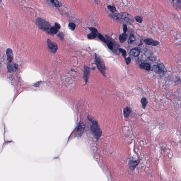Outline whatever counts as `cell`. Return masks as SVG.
<instances>
[{
  "instance_id": "cell-2",
  "label": "cell",
  "mask_w": 181,
  "mask_h": 181,
  "mask_svg": "<svg viewBox=\"0 0 181 181\" xmlns=\"http://www.w3.org/2000/svg\"><path fill=\"white\" fill-rule=\"evenodd\" d=\"M35 23L39 28L50 34V29L52 27L45 20L38 17L36 19Z\"/></svg>"
},
{
  "instance_id": "cell-28",
  "label": "cell",
  "mask_w": 181,
  "mask_h": 181,
  "mask_svg": "<svg viewBox=\"0 0 181 181\" xmlns=\"http://www.w3.org/2000/svg\"><path fill=\"white\" fill-rule=\"evenodd\" d=\"M108 8L109 10H110L112 12H114L116 11V9L115 8L114 6H108Z\"/></svg>"
},
{
  "instance_id": "cell-17",
  "label": "cell",
  "mask_w": 181,
  "mask_h": 181,
  "mask_svg": "<svg viewBox=\"0 0 181 181\" xmlns=\"http://www.w3.org/2000/svg\"><path fill=\"white\" fill-rule=\"evenodd\" d=\"M140 67L142 69L146 71H149L151 69L150 65L148 63H142L140 65Z\"/></svg>"
},
{
  "instance_id": "cell-21",
  "label": "cell",
  "mask_w": 181,
  "mask_h": 181,
  "mask_svg": "<svg viewBox=\"0 0 181 181\" xmlns=\"http://www.w3.org/2000/svg\"><path fill=\"white\" fill-rule=\"evenodd\" d=\"M141 103L142 104L143 108L145 109L147 104V102L145 98H143L141 99Z\"/></svg>"
},
{
  "instance_id": "cell-11",
  "label": "cell",
  "mask_w": 181,
  "mask_h": 181,
  "mask_svg": "<svg viewBox=\"0 0 181 181\" xmlns=\"http://www.w3.org/2000/svg\"><path fill=\"white\" fill-rule=\"evenodd\" d=\"M172 5L173 8L176 10L181 8V0H172Z\"/></svg>"
},
{
  "instance_id": "cell-9",
  "label": "cell",
  "mask_w": 181,
  "mask_h": 181,
  "mask_svg": "<svg viewBox=\"0 0 181 181\" xmlns=\"http://www.w3.org/2000/svg\"><path fill=\"white\" fill-rule=\"evenodd\" d=\"M90 72V68L88 66H84V78L86 83H87L88 81Z\"/></svg>"
},
{
  "instance_id": "cell-23",
  "label": "cell",
  "mask_w": 181,
  "mask_h": 181,
  "mask_svg": "<svg viewBox=\"0 0 181 181\" xmlns=\"http://www.w3.org/2000/svg\"><path fill=\"white\" fill-rule=\"evenodd\" d=\"M68 27L72 31H74L76 27V25L73 23H70L68 24Z\"/></svg>"
},
{
  "instance_id": "cell-14",
  "label": "cell",
  "mask_w": 181,
  "mask_h": 181,
  "mask_svg": "<svg viewBox=\"0 0 181 181\" xmlns=\"http://www.w3.org/2000/svg\"><path fill=\"white\" fill-rule=\"evenodd\" d=\"M7 68L9 72H13L17 70L18 66L15 64H9L7 66Z\"/></svg>"
},
{
  "instance_id": "cell-19",
  "label": "cell",
  "mask_w": 181,
  "mask_h": 181,
  "mask_svg": "<svg viewBox=\"0 0 181 181\" xmlns=\"http://www.w3.org/2000/svg\"><path fill=\"white\" fill-rule=\"evenodd\" d=\"M128 37V35L126 33H124L123 34L120 35V36L119 39L121 43H123L125 42V41L126 40Z\"/></svg>"
},
{
  "instance_id": "cell-6",
  "label": "cell",
  "mask_w": 181,
  "mask_h": 181,
  "mask_svg": "<svg viewBox=\"0 0 181 181\" xmlns=\"http://www.w3.org/2000/svg\"><path fill=\"white\" fill-rule=\"evenodd\" d=\"M48 4L51 6L56 7H60L62 5V4L57 0H47Z\"/></svg>"
},
{
  "instance_id": "cell-18",
  "label": "cell",
  "mask_w": 181,
  "mask_h": 181,
  "mask_svg": "<svg viewBox=\"0 0 181 181\" xmlns=\"http://www.w3.org/2000/svg\"><path fill=\"white\" fill-rule=\"evenodd\" d=\"M131 112V110L130 108L126 107L123 110V115L125 118H128Z\"/></svg>"
},
{
  "instance_id": "cell-7",
  "label": "cell",
  "mask_w": 181,
  "mask_h": 181,
  "mask_svg": "<svg viewBox=\"0 0 181 181\" xmlns=\"http://www.w3.org/2000/svg\"><path fill=\"white\" fill-rule=\"evenodd\" d=\"M144 42L147 45L156 46L159 44V43L157 41L151 38H148L144 40Z\"/></svg>"
},
{
  "instance_id": "cell-4",
  "label": "cell",
  "mask_w": 181,
  "mask_h": 181,
  "mask_svg": "<svg viewBox=\"0 0 181 181\" xmlns=\"http://www.w3.org/2000/svg\"><path fill=\"white\" fill-rule=\"evenodd\" d=\"M95 63L98 69L100 72L105 76L106 75V68L104 62L100 57L95 55Z\"/></svg>"
},
{
  "instance_id": "cell-27",
  "label": "cell",
  "mask_w": 181,
  "mask_h": 181,
  "mask_svg": "<svg viewBox=\"0 0 181 181\" xmlns=\"http://www.w3.org/2000/svg\"><path fill=\"white\" fill-rule=\"evenodd\" d=\"M135 19L136 21L139 22V23H141L143 22V18L142 17L139 16H137L135 17Z\"/></svg>"
},
{
  "instance_id": "cell-10",
  "label": "cell",
  "mask_w": 181,
  "mask_h": 181,
  "mask_svg": "<svg viewBox=\"0 0 181 181\" xmlns=\"http://www.w3.org/2000/svg\"><path fill=\"white\" fill-rule=\"evenodd\" d=\"M139 163V161L138 160H131L129 161V168L131 170H133L136 168Z\"/></svg>"
},
{
  "instance_id": "cell-8",
  "label": "cell",
  "mask_w": 181,
  "mask_h": 181,
  "mask_svg": "<svg viewBox=\"0 0 181 181\" xmlns=\"http://www.w3.org/2000/svg\"><path fill=\"white\" fill-rule=\"evenodd\" d=\"M60 28V25L58 23L56 22L55 23V25L53 27H52L50 29V34L51 35H55L56 34Z\"/></svg>"
},
{
  "instance_id": "cell-30",
  "label": "cell",
  "mask_w": 181,
  "mask_h": 181,
  "mask_svg": "<svg viewBox=\"0 0 181 181\" xmlns=\"http://www.w3.org/2000/svg\"><path fill=\"white\" fill-rule=\"evenodd\" d=\"M123 32L125 33H126L127 30V26L126 24H123Z\"/></svg>"
},
{
  "instance_id": "cell-22",
  "label": "cell",
  "mask_w": 181,
  "mask_h": 181,
  "mask_svg": "<svg viewBox=\"0 0 181 181\" xmlns=\"http://www.w3.org/2000/svg\"><path fill=\"white\" fill-rule=\"evenodd\" d=\"M97 36H98V38L100 40L102 41H103V42H104V43H107V42L106 39V38L104 37L103 36L101 35V34H98Z\"/></svg>"
},
{
  "instance_id": "cell-1",
  "label": "cell",
  "mask_w": 181,
  "mask_h": 181,
  "mask_svg": "<svg viewBox=\"0 0 181 181\" xmlns=\"http://www.w3.org/2000/svg\"><path fill=\"white\" fill-rule=\"evenodd\" d=\"M112 18L120 21H123L128 24H131L133 22L134 19L132 16L127 13L123 12L115 13L112 15Z\"/></svg>"
},
{
  "instance_id": "cell-13",
  "label": "cell",
  "mask_w": 181,
  "mask_h": 181,
  "mask_svg": "<svg viewBox=\"0 0 181 181\" xmlns=\"http://www.w3.org/2000/svg\"><path fill=\"white\" fill-rule=\"evenodd\" d=\"M84 129V125L83 124H80L78 126V128L76 129V135L78 136H80L83 134Z\"/></svg>"
},
{
  "instance_id": "cell-3",
  "label": "cell",
  "mask_w": 181,
  "mask_h": 181,
  "mask_svg": "<svg viewBox=\"0 0 181 181\" xmlns=\"http://www.w3.org/2000/svg\"><path fill=\"white\" fill-rule=\"evenodd\" d=\"M90 129L92 134L97 140H98L102 134V131L99 125L98 122L93 121L91 125Z\"/></svg>"
},
{
  "instance_id": "cell-31",
  "label": "cell",
  "mask_w": 181,
  "mask_h": 181,
  "mask_svg": "<svg viewBox=\"0 0 181 181\" xmlns=\"http://www.w3.org/2000/svg\"><path fill=\"white\" fill-rule=\"evenodd\" d=\"M89 29L90 30L91 32L98 33V31H97V29L96 28H89Z\"/></svg>"
},
{
  "instance_id": "cell-16",
  "label": "cell",
  "mask_w": 181,
  "mask_h": 181,
  "mask_svg": "<svg viewBox=\"0 0 181 181\" xmlns=\"http://www.w3.org/2000/svg\"><path fill=\"white\" fill-rule=\"evenodd\" d=\"M140 51L138 48H135L132 49L130 51V54L132 56L137 57L140 54Z\"/></svg>"
},
{
  "instance_id": "cell-24",
  "label": "cell",
  "mask_w": 181,
  "mask_h": 181,
  "mask_svg": "<svg viewBox=\"0 0 181 181\" xmlns=\"http://www.w3.org/2000/svg\"><path fill=\"white\" fill-rule=\"evenodd\" d=\"M135 40V37L133 35H131L130 36V37H129V40H128V43H130L133 42Z\"/></svg>"
},
{
  "instance_id": "cell-20",
  "label": "cell",
  "mask_w": 181,
  "mask_h": 181,
  "mask_svg": "<svg viewBox=\"0 0 181 181\" xmlns=\"http://www.w3.org/2000/svg\"><path fill=\"white\" fill-rule=\"evenodd\" d=\"M97 36H98V33L91 32V33L87 35V37L90 39H92L96 37Z\"/></svg>"
},
{
  "instance_id": "cell-29",
  "label": "cell",
  "mask_w": 181,
  "mask_h": 181,
  "mask_svg": "<svg viewBox=\"0 0 181 181\" xmlns=\"http://www.w3.org/2000/svg\"><path fill=\"white\" fill-rule=\"evenodd\" d=\"M58 36L61 39H63L64 38V35L63 33L62 32H60V33H59L58 35Z\"/></svg>"
},
{
  "instance_id": "cell-15",
  "label": "cell",
  "mask_w": 181,
  "mask_h": 181,
  "mask_svg": "<svg viewBox=\"0 0 181 181\" xmlns=\"http://www.w3.org/2000/svg\"><path fill=\"white\" fill-rule=\"evenodd\" d=\"M152 71L158 74L164 72V71L162 70L161 68L157 65H155L153 66Z\"/></svg>"
},
{
  "instance_id": "cell-25",
  "label": "cell",
  "mask_w": 181,
  "mask_h": 181,
  "mask_svg": "<svg viewBox=\"0 0 181 181\" xmlns=\"http://www.w3.org/2000/svg\"><path fill=\"white\" fill-rule=\"evenodd\" d=\"M120 51L122 53V55L123 57L126 59V56L127 53L126 52V50H124V49H123V48H120L119 49Z\"/></svg>"
},
{
  "instance_id": "cell-12",
  "label": "cell",
  "mask_w": 181,
  "mask_h": 181,
  "mask_svg": "<svg viewBox=\"0 0 181 181\" xmlns=\"http://www.w3.org/2000/svg\"><path fill=\"white\" fill-rule=\"evenodd\" d=\"M6 54L9 63H11L13 59L12 50L10 48L7 49L6 51Z\"/></svg>"
},
{
  "instance_id": "cell-5",
  "label": "cell",
  "mask_w": 181,
  "mask_h": 181,
  "mask_svg": "<svg viewBox=\"0 0 181 181\" xmlns=\"http://www.w3.org/2000/svg\"><path fill=\"white\" fill-rule=\"evenodd\" d=\"M47 43V45L50 51L52 53H55L58 49L57 44L54 42H52L50 39H48Z\"/></svg>"
},
{
  "instance_id": "cell-26",
  "label": "cell",
  "mask_w": 181,
  "mask_h": 181,
  "mask_svg": "<svg viewBox=\"0 0 181 181\" xmlns=\"http://www.w3.org/2000/svg\"><path fill=\"white\" fill-rule=\"evenodd\" d=\"M108 47V48L111 50H112L113 48V44L112 41H109L107 43Z\"/></svg>"
},
{
  "instance_id": "cell-32",
  "label": "cell",
  "mask_w": 181,
  "mask_h": 181,
  "mask_svg": "<svg viewBox=\"0 0 181 181\" xmlns=\"http://www.w3.org/2000/svg\"><path fill=\"white\" fill-rule=\"evenodd\" d=\"M125 60H126V62L127 64H130L131 62V59L130 57H128L127 59H125Z\"/></svg>"
}]
</instances>
